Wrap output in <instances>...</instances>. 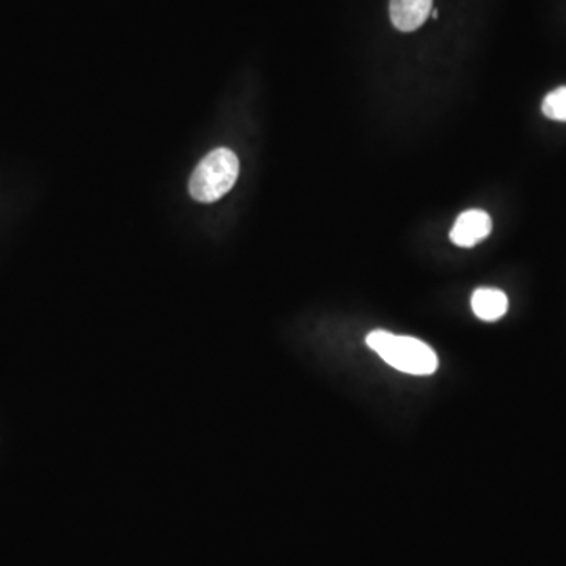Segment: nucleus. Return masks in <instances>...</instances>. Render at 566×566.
<instances>
[{
  "label": "nucleus",
  "instance_id": "2",
  "mask_svg": "<svg viewBox=\"0 0 566 566\" xmlns=\"http://www.w3.org/2000/svg\"><path fill=\"white\" fill-rule=\"evenodd\" d=\"M239 177V159L230 148H216L199 162L189 180L195 202L214 203L225 197Z\"/></svg>",
  "mask_w": 566,
  "mask_h": 566
},
{
  "label": "nucleus",
  "instance_id": "1",
  "mask_svg": "<svg viewBox=\"0 0 566 566\" xmlns=\"http://www.w3.org/2000/svg\"><path fill=\"white\" fill-rule=\"evenodd\" d=\"M366 344L384 362L409 375L428 376L438 370V355L433 348L414 337L395 336L386 330H373Z\"/></svg>",
  "mask_w": 566,
  "mask_h": 566
},
{
  "label": "nucleus",
  "instance_id": "6",
  "mask_svg": "<svg viewBox=\"0 0 566 566\" xmlns=\"http://www.w3.org/2000/svg\"><path fill=\"white\" fill-rule=\"evenodd\" d=\"M542 109L547 118L566 122V87H558L557 90L547 94Z\"/></svg>",
  "mask_w": 566,
  "mask_h": 566
},
{
  "label": "nucleus",
  "instance_id": "3",
  "mask_svg": "<svg viewBox=\"0 0 566 566\" xmlns=\"http://www.w3.org/2000/svg\"><path fill=\"white\" fill-rule=\"evenodd\" d=\"M493 231V220L489 214L482 210H467L461 213L450 239L459 248H474L478 242L485 241Z\"/></svg>",
  "mask_w": 566,
  "mask_h": 566
},
{
  "label": "nucleus",
  "instance_id": "5",
  "mask_svg": "<svg viewBox=\"0 0 566 566\" xmlns=\"http://www.w3.org/2000/svg\"><path fill=\"white\" fill-rule=\"evenodd\" d=\"M471 304L475 317L484 319V321H497L508 310L506 293L496 288H478L472 295Z\"/></svg>",
  "mask_w": 566,
  "mask_h": 566
},
{
  "label": "nucleus",
  "instance_id": "4",
  "mask_svg": "<svg viewBox=\"0 0 566 566\" xmlns=\"http://www.w3.org/2000/svg\"><path fill=\"white\" fill-rule=\"evenodd\" d=\"M433 0H390L392 24L401 32L422 27L431 14Z\"/></svg>",
  "mask_w": 566,
  "mask_h": 566
}]
</instances>
